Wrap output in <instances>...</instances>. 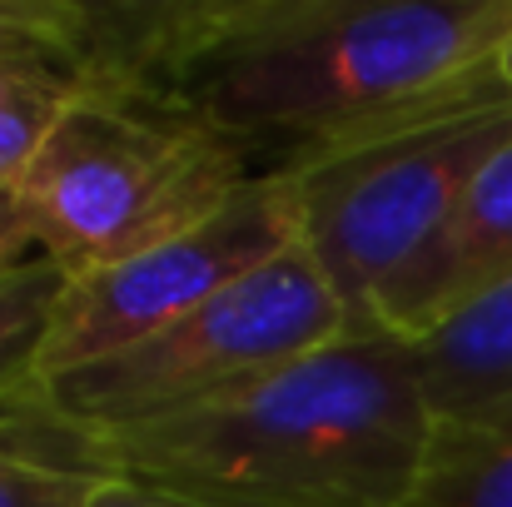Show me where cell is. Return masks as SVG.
<instances>
[{"mask_svg": "<svg viewBox=\"0 0 512 507\" xmlns=\"http://www.w3.org/2000/svg\"><path fill=\"white\" fill-rule=\"evenodd\" d=\"M433 443L413 348L343 334L234 393L130 428L0 403V453L199 507H408Z\"/></svg>", "mask_w": 512, "mask_h": 507, "instance_id": "cell-1", "label": "cell"}, {"mask_svg": "<svg viewBox=\"0 0 512 507\" xmlns=\"http://www.w3.org/2000/svg\"><path fill=\"white\" fill-rule=\"evenodd\" d=\"M512 0H189L170 80L259 169H294L498 80Z\"/></svg>", "mask_w": 512, "mask_h": 507, "instance_id": "cell-2", "label": "cell"}, {"mask_svg": "<svg viewBox=\"0 0 512 507\" xmlns=\"http://www.w3.org/2000/svg\"><path fill=\"white\" fill-rule=\"evenodd\" d=\"M259 160L160 85L90 80L20 179L35 244L70 279L209 219Z\"/></svg>", "mask_w": 512, "mask_h": 507, "instance_id": "cell-3", "label": "cell"}, {"mask_svg": "<svg viewBox=\"0 0 512 507\" xmlns=\"http://www.w3.org/2000/svg\"><path fill=\"white\" fill-rule=\"evenodd\" d=\"M503 145H512V95L488 85L383 135L279 169L294 189L299 244L343 299L353 334H378L388 294L438 244L458 199Z\"/></svg>", "mask_w": 512, "mask_h": 507, "instance_id": "cell-4", "label": "cell"}, {"mask_svg": "<svg viewBox=\"0 0 512 507\" xmlns=\"http://www.w3.org/2000/svg\"><path fill=\"white\" fill-rule=\"evenodd\" d=\"M343 334H353L343 299L294 239L179 324L90 368L45 378L20 403L70 428H130L234 393Z\"/></svg>", "mask_w": 512, "mask_h": 507, "instance_id": "cell-5", "label": "cell"}, {"mask_svg": "<svg viewBox=\"0 0 512 507\" xmlns=\"http://www.w3.org/2000/svg\"><path fill=\"white\" fill-rule=\"evenodd\" d=\"M299 239L289 174L264 169L244 189H234L209 219L179 229L170 239L105 264L85 279H70L65 304L45 343L40 383L90 368L110 353H125L160 329L179 324L274 254Z\"/></svg>", "mask_w": 512, "mask_h": 507, "instance_id": "cell-6", "label": "cell"}, {"mask_svg": "<svg viewBox=\"0 0 512 507\" xmlns=\"http://www.w3.org/2000/svg\"><path fill=\"white\" fill-rule=\"evenodd\" d=\"M512 279V145H503L458 199L438 244L388 294L378 334L418 343L443 319Z\"/></svg>", "mask_w": 512, "mask_h": 507, "instance_id": "cell-7", "label": "cell"}, {"mask_svg": "<svg viewBox=\"0 0 512 507\" xmlns=\"http://www.w3.org/2000/svg\"><path fill=\"white\" fill-rule=\"evenodd\" d=\"M408 348L433 428H483L512 418V279Z\"/></svg>", "mask_w": 512, "mask_h": 507, "instance_id": "cell-8", "label": "cell"}, {"mask_svg": "<svg viewBox=\"0 0 512 507\" xmlns=\"http://www.w3.org/2000/svg\"><path fill=\"white\" fill-rule=\"evenodd\" d=\"M75 20H80V0H70V15L60 25L0 30V184L20 189L55 120L90 85L85 65L70 50Z\"/></svg>", "mask_w": 512, "mask_h": 507, "instance_id": "cell-9", "label": "cell"}, {"mask_svg": "<svg viewBox=\"0 0 512 507\" xmlns=\"http://www.w3.org/2000/svg\"><path fill=\"white\" fill-rule=\"evenodd\" d=\"M408 507H512V418L483 428H433Z\"/></svg>", "mask_w": 512, "mask_h": 507, "instance_id": "cell-10", "label": "cell"}, {"mask_svg": "<svg viewBox=\"0 0 512 507\" xmlns=\"http://www.w3.org/2000/svg\"><path fill=\"white\" fill-rule=\"evenodd\" d=\"M65 289H70V274L45 254L0 274V403L40 383L45 343L65 304Z\"/></svg>", "mask_w": 512, "mask_h": 507, "instance_id": "cell-11", "label": "cell"}, {"mask_svg": "<svg viewBox=\"0 0 512 507\" xmlns=\"http://www.w3.org/2000/svg\"><path fill=\"white\" fill-rule=\"evenodd\" d=\"M95 488L100 483L85 473H60L0 453V507H90Z\"/></svg>", "mask_w": 512, "mask_h": 507, "instance_id": "cell-12", "label": "cell"}, {"mask_svg": "<svg viewBox=\"0 0 512 507\" xmlns=\"http://www.w3.org/2000/svg\"><path fill=\"white\" fill-rule=\"evenodd\" d=\"M35 254H40V244H35V224L25 214L20 189L15 184H0V274L20 269Z\"/></svg>", "mask_w": 512, "mask_h": 507, "instance_id": "cell-13", "label": "cell"}, {"mask_svg": "<svg viewBox=\"0 0 512 507\" xmlns=\"http://www.w3.org/2000/svg\"><path fill=\"white\" fill-rule=\"evenodd\" d=\"M95 503L90 507H199L184 503V498H170V493H150V488H135V483H110V478H95Z\"/></svg>", "mask_w": 512, "mask_h": 507, "instance_id": "cell-14", "label": "cell"}, {"mask_svg": "<svg viewBox=\"0 0 512 507\" xmlns=\"http://www.w3.org/2000/svg\"><path fill=\"white\" fill-rule=\"evenodd\" d=\"M498 80H503V90L512 95V40L498 50Z\"/></svg>", "mask_w": 512, "mask_h": 507, "instance_id": "cell-15", "label": "cell"}]
</instances>
